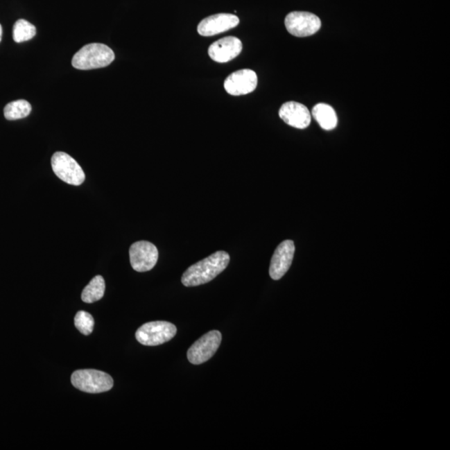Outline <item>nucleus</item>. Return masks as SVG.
Masks as SVG:
<instances>
[{"label":"nucleus","mask_w":450,"mask_h":450,"mask_svg":"<svg viewBox=\"0 0 450 450\" xmlns=\"http://www.w3.org/2000/svg\"><path fill=\"white\" fill-rule=\"evenodd\" d=\"M71 383L77 390L89 394L104 393L112 389L114 381L110 374L96 370H80L73 372Z\"/></svg>","instance_id":"obj_3"},{"label":"nucleus","mask_w":450,"mask_h":450,"mask_svg":"<svg viewBox=\"0 0 450 450\" xmlns=\"http://www.w3.org/2000/svg\"><path fill=\"white\" fill-rule=\"evenodd\" d=\"M2 35H3V28L1 24H0V42H1Z\"/></svg>","instance_id":"obj_19"},{"label":"nucleus","mask_w":450,"mask_h":450,"mask_svg":"<svg viewBox=\"0 0 450 450\" xmlns=\"http://www.w3.org/2000/svg\"><path fill=\"white\" fill-rule=\"evenodd\" d=\"M257 85V74L253 70L241 69L231 73L226 78L224 86L227 93L239 96L253 92Z\"/></svg>","instance_id":"obj_9"},{"label":"nucleus","mask_w":450,"mask_h":450,"mask_svg":"<svg viewBox=\"0 0 450 450\" xmlns=\"http://www.w3.org/2000/svg\"><path fill=\"white\" fill-rule=\"evenodd\" d=\"M239 19L231 14H217L204 19L198 26V33L202 36H214L237 27Z\"/></svg>","instance_id":"obj_11"},{"label":"nucleus","mask_w":450,"mask_h":450,"mask_svg":"<svg viewBox=\"0 0 450 450\" xmlns=\"http://www.w3.org/2000/svg\"><path fill=\"white\" fill-rule=\"evenodd\" d=\"M242 48L241 40L234 36L225 37L210 45L209 55L217 63H227L235 59L241 53Z\"/></svg>","instance_id":"obj_12"},{"label":"nucleus","mask_w":450,"mask_h":450,"mask_svg":"<svg viewBox=\"0 0 450 450\" xmlns=\"http://www.w3.org/2000/svg\"><path fill=\"white\" fill-rule=\"evenodd\" d=\"M279 117L288 126L296 129H306L311 123V114L306 106L297 102H287L279 110Z\"/></svg>","instance_id":"obj_13"},{"label":"nucleus","mask_w":450,"mask_h":450,"mask_svg":"<svg viewBox=\"0 0 450 450\" xmlns=\"http://www.w3.org/2000/svg\"><path fill=\"white\" fill-rule=\"evenodd\" d=\"M295 246L292 241L280 243L271 259L270 275L274 280H279L287 273L294 259Z\"/></svg>","instance_id":"obj_10"},{"label":"nucleus","mask_w":450,"mask_h":450,"mask_svg":"<svg viewBox=\"0 0 450 450\" xmlns=\"http://www.w3.org/2000/svg\"><path fill=\"white\" fill-rule=\"evenodd\" d=\"M112 49L104 44L93 43L85 45L73 57V68L89 70L106 67L114 60Z\"/></svg>","instance_id":"obj_2"},{"label":"nucleus","mask_w":450,"mask_h":450,"mask_svg":"<svg viewBox=\"0 0 450 450\" xmlns=\"http://www.w3.org/2000/svg\"><path fill=\"white\" fill-rule=\"evenodd\" d=\"M105 282L101 275H97L82 292L81 299L87 304L101 300L105 295Z\"/></svg>","instance_id":"obj_15"},{"label":"nucleus","mask_w":450,"mask_h":450,"mask_svg":"<svg viewBox=\"0 0 450 450\" xmlns=\"http://www.w3.org/2000/svg\"><path fill=\"white\" fill-rule=\"evenodd\" d=\"M284 24L290 34L301 38L315 35L321 28L320 19L309 12H291L286 16Z\"/></svg>","instance_id":"obj_7"},{"label":"nucleus","mask_w":450,"mask_h":450,"mask_svg":"<svg viewBox=\"0 0 450 450\" xmlns=\"http://www.w3.org/2000/svg\"><path fill=\"white\" fill-rule=\"evenodd\" d=\"M36 35L35 26L26 19H19L16 21L13 30V38L16 43L26 42L31 40Z\"/></svg>","instance_id":"obj_17"},{"label":"nucleus","mask_w":450,"mask_h":450,"mask_svg":"<svg viewBox=\"0 0 450 450\" xmlns=\"http://www.w3.org/2000/svg\"><path fill=\"white\" fill-rule=\"evenodd\" d=\"M74 325L84 336L92 334L94 327V320L90 313L85 311H78L74 317Z\"/></svg>","instance_id":"obj_18"},{"label":"nucleus","mask_w":450,"mask_h":450,"mask_svg":"<svg viewBox=\"0 0 450 450\" xmlns=\"http://www.w3.org/2000/svg\"><path fill=\"white\" fill-rule=\"evenodd\" d=\"M130 258L132 268L137 272H147L156 266L159 251L148 241H138L131 245Z\"/></svg>","instance_id":"obj_8"},{"label":"nucleus","mask_w":450,"mask_h":450,"mask_svg":"<svg viewBox=\"0 0 450 450\" xmlns=\"http://www.w3.org/2000/svg\"><path fill=\"white\" fill-rule=\"evenodd\" d=\"M230 260V254L227 252L217 251L188 268L181 282L187 287H195L207 284L228 267Z\"/></svg>","instance_id":"obj_1"},{"label":"nucleus","mask_w":450,"mask_h":450,"mask_svg":"<svg viewBox=\"0 0 450 450\" xmlns=\"http://www.w3.org/2000/svg\"><path fill=\"white\" fill-rule=\"evenodd\" d=\"M32 107L26 101L19 100L9 103L6 106L3 113L8 121H17L26 118L31 113Z\"/></svg>","instance_id":"obj_16"},{"label":"nucleus","mask_w":450,"mask_h":450,"mask_svg":"<svg viewBox=\"0 0 450 450\" xmlns=\"http://www.w3.org/2000/svg\"><path fill=\"white\" fill-rule=\"evenodd\" d=\"M176 334L175 324L166 321H154L142 325L136 331L135 337L143 345L157 346L171 340Z\"/></svg>","instance_id":"obj_4"},{"label":"nucleus","mask_w":450,"mask_h":450,"mask_svg":"<svg viewBox=\"0 0 450 450\" xmlns=\"http://www.w3.org/2000/svg\"><path fill=\"white\" fill-rule=\"evenodd\" d=\"M312 115L322 129L324 130L336 129L338 118L336 111L331 106L326 104H318L313 107Z\"/></svg>","instance_id":"obj_14"},{"label":"nucleus","mask_w":450,"mask_h":450,"mask_svg":"<svg viewBox=\"0 0 450 450\" xmlns=\"http://www.w3.org/2000/svg\"><path fill=\"white\" fill-rule=\"evenodd\" d=\"M222 340L220 331L212 330L198 340L189 349L187 358L193 365H201L207 362L217 352Z\"/></svg>","instance_id":"obj_6"},{"label":"nucleus","mask_w":450,"mask_h":450,"mask_svg":"<svg viewBox=\"0 0 450 450\" xmlns=\"http://www.w3.org/2000/svg\"><path fill=\"white\" fill-rule=\"evenodd\" d=\"M53 171L64 182L80 185L85 182V175L80 165L71 156L64 152H56L51 159Z\"/></svg>","instance_id":"obj_5"}]
</instances>
